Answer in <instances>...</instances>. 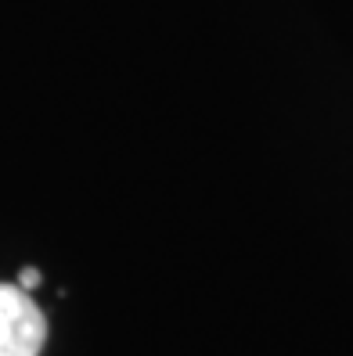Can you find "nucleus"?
Returning a JSON list of instances; mask_svg holds the SVG:
<instances>
[{
  "instance_id": "obj_1",
  "label": "nucleus",
  "mask_w": 353,
  "mask_h": 356,
  "mask_svg": "<svg viewBox=\"0 0 353 356\" xmlns=\"http://www.w3.org/2000/svg\"><path fill=\"white\" fill-rule=\"evenodd\" d=\"M47 317L22 284H0V356H40Z\"/></svg>"
},
{
  "instance_id": "obj_2",
  "label": "nucleus",
  "mask_w": 353,
  "mask_h": 356,
  "mask_svg": "<svg viewBox=\"0 0 353 356\" xmlns=\"http://www.w3.org/2000/svg\"><path fill=\"white\" fill-rule=\"evenodd\" d=\"M40 281H44V277H40V270H36V266H26L22 274H18V284H22L26 291H33V288H36Z\"/></svg>"
}]
</instances>
